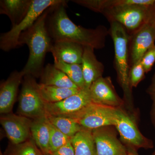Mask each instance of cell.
Listing matches in <instances>:
<instances>
[{
	"instance_id": "obj_16",
	"label": "cell",
	"mask_w": 155,
	"mask_h": 155,
	"mask_svg": "<svg viewBox=\"0 0 155 155\" xmlns=\"http://www.w3.org/2000/svg\"><path fill=\"white\" fill-rule=\"evenodd\" d=\"M84 47L71 42H53L51 52L53 58L69 64H81Z\"/></svg>"
},
{
	"instance_id": "obj_26",
	"label": "cell",
	"mask_w": 155,
	"mask_h": 155,
	"mask_svg": "<svg viewBox=\"0 0 155 155\" xmlns=\"http://www.w3.org/2000/svg\"><path fill=\"white\" fill-rule=\"evenodd\" d=\"M140 61L134 64L130 69L129 81L131 87H136L144 78L146 72Z\"/></svg>"
},
{
	"instance_id": "obj_4",
	"label": "cell",
	"mask_w": 155,
	"mask_h": 155,
	"mask_svg": "<svg viewBox=\"0 0 155 155\" xmlns=\"http://www.w3.org/2000/svg\"><path fill=\"white\" fill-rule=\"evenodd\" d=\"M64 0H32L30 9L18 25L12 27L8 32L0 35V48L9 51L19 47V39L23 31L30 28L39 17L51 7L64 2Z\"/></svg>"
},
{
	"instance_id": "obj_27",
	"label": "cell",
	"mask_w": 155,
	"mask_h": 155,
	"mask_svg": "<svg viewBox=\"0 0 155 155\" xmlns=\"http://www.w3.org/2000/svg\"><path fill=\"white\" fill-rule=\"evenodd\" d=\"M140 61L146 73L151 70L155 62V45L145 53Z\"/></svg>"
},
{
	"instance_id": "obj_22",
	"label": "cell",
	"mask_w": 155,
	"mask_h": 155,
	"mask_svg": "<svg viewBox=\"0 0 155 155\" xmlns=\"http://www.w3.org/2000/svg\"><path fill=\"white\" fill-rule=\"evenodd\" d=\"M54 59V66L64 72L78 88H85L81 64H67L57 58Z\"/></svg>"
},
{
	"instance_id": "obj_19",
	"label": "cell",
	"mask_w": 155,
	"mask_h": 155,
	"mask_svg": "<svg viewBox=\"0 0 155 155\" xmlns=\"http://www.w3.org/2000/svg\"><path fill=\"white\" fill-rule=\"evenodd\" d=\"M40 84L62 88L80 89L54 64H48L41 75Z\"/></svg>"
},
{
	"instance_id": "obj_23",
	"label": "cell",
	"mask_w": 155,
	"mask_h": 155,
	"mask_svg": "<svg viewBox=\"0 0 155 155\" xmlns=\"http://www.w3.org/2000/svg\"><path fill=\"white\" fill-rule=\"evenodd\" d=\"M46 116L51 124L70 138L83 128L74 119L69 117L61 116Z\"/></svg>"
},
{
	"instance_id": "obj_12",
	"label": "cell",
	"mask_w": 155,
	"mask_h": 155,
	"mask_svg": "<svg viewBox=\"0 0 155 155\" xmlns=\"http://www.w3.org/2000/svg\"><path fill=\"white\" fill-rule=\"evenodd\" d=\"M92 102L117 108L122 104L110 77H101L94 81L89 88Z\"/></svg>"
},
{
	"instance_id": "obj_24",
	"label": "cell",
	"mask_w": 155,
	"mask_h": 155,
	"mask_svg": "<svg viewBox=\"0 0 155 155\" xmlns=\"http://www.w3.org/2000/svg\"><path fill=\"white\" fill-rule=\"evenodd\" d=\"M7 155H43L32 139L14 145Z\"/></svg>"
},
{
	"instance_id": "obj_20",
	"label": "cell",
	"mask_w": 155,
	"mask_h": 155,
	"mask_svg": "<svg viewBox=\"0 0 155 155\" xmlns=\"http://www.w3.org/2000/svg\"><path fill=\"white\" fill-rule=\"evenodd\" d=\"M70 142L75 155H97L91 130L83 128L71 137Z\"/></svg>"
},
{
	"instance_id": "obj_28",
	"label": "cell",
	"mask_w": 155,
	"mask_h": 155,
	"mask_svg": "<svg viewBox=\"0 0 155 155\" xmlns=\"http://www.w3.org/2000/svg\"><path fill=\"white\" fill-rule=\"evenodd\" d=\"M47 155H75L74 148L71 142L61 147Z\"/></svg>"
},
{
	"instance_id": "obj_7",
	"label": "cell",
	"mask_w": 155,
	"mask_h": 155,
	"mask_svg": "<svg viewBox=\"0 0 155 155\" xmlns=\"http://www.w3.org/2000/svg\"><path fill=\"white\" fill-rule=\"evenodd\" d=\"M116 108L91 103L72 118L83 128L92 130L114 125Z\"/></svg>"
},
{
	"instance_id": "obj_6",
	"label": "cell",
	"mask_w": 155,
	"mask_h": 155,
	"mask_svg": "<svg viewBox=\"0 0 155 155\" xmlns=\"http://www.w3.org/2000/svg\"><path fill=\"white\" fill-rule=\"evenodd\" d=\"M37 84L33 76L25 75L19 97V114L33 120L46 116L45 103L39 93Z\"/></svg>"
},
{
	"instance_id": "obj_30",
	"label": "cell",
	"mask_w": 155,
	"mask_h": 155,
	"mask_svg": "<svg viewBox=\"0 0 155 155\" xmlns=\"http://www.w3.org/2000/svg\"><path fill=\"white\" fill-rule=\"evenodd\" d=\"M148 22L152 25L155 30V4L151 8L149 18Z\"/></svg>"
},
{
	"instance_id": "obj_31",
	"label": "cell",
	"mask_w": 155,
	"mask_h": 155,
	"mask_svg": "<svg viewBox=\"0 0 155 155\" xmlns=\"http://www.w3.org/2000/svg\"><path fill=\"white\" fill-rule=\"evenodd\" d=\"M127 155H138L137 153L136 152L134 151L133 150H128V154Z\"/></svg>"
},
{
	"instance_id": "obj_21",
	"label": "cell",
	"mask_w": 155,
	"mask_h": 155,
	"mask_svg": "<svg viewBox=\"0 0 155 155\" xmlns=\"http://www.w3.org/2000/svg\"><path fill=\"white\" fill-rule=\"evenodd\" d=\"M39 93L46 104H51L61 101L75 94L81 89L62 88L58 87L37 84Z\"/></svg>"
},
{
	"instance_id": "obj_18",
	"label": "cell",
	"mask_w": 155,
	"mask_h": 155,
	"mask_svg": "<svg viewBox=\"0 0 155 155\" xmlns=\"http://www.w3.org/2000/svg\"><path fill=\"white\" fill-rule=\"evenodd\" d=\"M31 138L43 155L49 153L50 129L47 116L33 119L31 126Z\"/></svg>"
},
{
	"instance_id": "obj_5",
	"label": "cell",
	"mask_w": 155,
	"mask_h": 155,
	"mask_svg": "<svg viewBox=\"0 0 155 155\" xmlns=\"http://www.w3.org/2000/svg\"><path fill=\"white\" fill-rule=\"evenodd\" d=\"M151 7L139 5H122L106 9L102 14L109 22L121 24L130 35L148 22Z\"/></svg>"
},
{
	"instance_id": "obj_32",
	"label": "cell",
	"mask_w": 155,
	"mask_h": 155,
	"mask_svg": "<svg viewBox=\"0 0 155 155\" xmlns=\"http://www.w3.org/2000/svg\"><path fill=\"white\" fill-rule=\"evenodd\" d=\"M153 155H155V153H154L153 154Z\"/></svg>"
},
{
	"instance_id": "obj_9",
	"label": "cell",
	"mask_w": 155,
	"mask_h": 155,
	"mask_svg": "<svg viewBox=\"0 0 155 155\" xmlns=\"http://www.w3.org/2000/svg\"><path fill=\"white\" fill-rule=\"evenodd\" d=\"M155 30L148 22L129 35L128 54L130 69L141 61L145 53L155 45Z\"/></svg>"
},
{
	"instance_id": "obj_1",
	"label": "cell",
	"mask_w": 155,
	"mask_h": 155,
	"mask_svg": "<svg viewBox=\"0 0 155 155\" xmlns=\"http://www.w3.org/2000/svg\"><path fill=\"white\" fill-rule=\"evenodd\" d=\"M67 1L49 8L47 28L53 42L65 41L101 49L105 45L109 31L104 25L87 28L75 24L67 15Z\"/></svg>"
},
{
	"instance_id": "obj_29",
	"label": "cell",
	"mask_w": 155,
	"mask_h": 155,
	"mask_svg": "<svg viewBox=\"0 0 155 155\" xmlns=\"http://www.w3.org/2000/svg\"><path fill=\"white\" fill-rule=\"evenodd\" d=\"M148 92L150 95L153 101V115L155 123V74L153 77L151 84L148 89Z\"/></svg>"
},
{
	"instance_id": "obj_11",
	"label": "cell",
	"mask_w": 155,
	"mask_h": 155,
	"mask_svg": "<svg viewBox=\"0 0 155 155\" xmlns=\"http://www.w3.org/2000/svg\"><path fill=\"white\" fill-rule=\"evenodd\" d=\"M0 122L12 144H20L30 139L32 120L29 118L10 113L1 116Z\"/></svg>"
},
{
	"instance_id": "obj_33",
	"label": "cell",
	"mask_w": 155,
	"mask_h": 155,
	"mask_svg": "<svg viewBox=\"0 0 155 155\" xmlns=\"http://www.w3.org/2000/svg\"><path fill=\"white\" fill-rule=\"evenodd\" d=\"M1 155H3L1 154Z\"/></svg>"
},
{
	"instance_id": "obj_17",
	"label": "cell",
	"mask_w": 155,
	"mask_h": 155,
	"mask_svg": "<svg viewBox=\"0 0 155 155\" xmlns=\"http://www.w3.org/2000/svg\"><path fill=\"white\" fill-rule=\"evenodd\" d=\"M32 0H1L0 14L9 17L14 27L24 19L30 9Z\"/></svg>"
},
{
	"instance_id": "obj_2",
	"label": "cell",
	"mask_w": 155,
	"mask_h": 155,
	"mask_svg": "<svg viewBox=\"0 0 155 155\" xmlns=\"http://www.w3.org/2000/svg\"><path fill=\"white\" fill-rule=\"evenodd\" d=\"M49 8L30 28L22 32L19 36V47L26 45L29 49L28 61L22 70L25 75H31L34 78L40 77L45 68L46 55L51 52L53 41L46 26Z\"/></svg>"
},
{
	"instance_id": "obj_3",
	"label": "cell",
	"mask_w": 155,
	"mask_h": 155,
	"mask_svg": "<svg viewBox=\"0 0 155 155\" xmlns=\"http://www.w3.org/2000/svg\"><path fill=\"white\" fill-rule=\"evenodd\" d=\"M109 31L114 46L115 66L119 84L122 87L126 99H131V88L129 81V35L121 24L116 22H110Z\"/></svg>"
},
{
	"instance_id": "obj_15",
	"label": "cell",
	"mask_w": 155,
	"mask_h": 155,
	"mask_svg": "<svg viewBox=\"0 0 155 155\" xmlns=\"http://www.w3.org/2000/svg\"><path fill=\"white\" fill-rule=\"evenodd\" d=\"M94 49L89 47H84L81 66L85 88L89 89L92 84L102 77L104 71V65L95 55Z\"/></svg>"
},
{
	"instance_id": "obj_25",
	"label": "cell",
	"mask_w": 155,
	"mask_h": 155,
	"mask_svg": "<svg viewBox=\"0 0 155 155\" xmlns=\"http://www.w3.org/2000/svg\"><path fill=\"white\" fill-rule=\"evenodd\" d=\"M49 125L50 153L69 143L70 142L71 138L62 133L50 122Z\"/></svg>"
},
{
	"instance_id": "obj_13",
	"label": "cell",
	"mask_w": 155,
	"mask_h": 155,
	"mask_svg": "<svg viewBox=\"0 0 155 155\" xmlns=\"http://www.w3.org/2000/svg\"><path fill=\"white\" fill-rule=\"evenodd\" d=\"M97 155H127L128 150L116 136L105 127L92 130Z\"/></svg>"
},
{
	"instance_id": "obj_8",
	"label": "cell",
	"mask_w": 155,
	"mask_h": 155,
	"mask_svg": "<svg viewBox=\"0 0 155 155\" xmlns=\"http://www.w3.org/2000/svg\"><path fill=\"white\" fill-rule=\"evenodd\" d=\"M91 103L89 89H82L61 101L51 104L45 103L46 116L72 118Z\"/></svg>"
},
{
	"instance_id": "obj_14",
	"label": "cell",
	"mask_w": 155,
	"mask_h": 155,
	"mask_svg": "<svg viewBox=\"0 0 155 155\" xmlns=\"http://www.w3.org/2000/svg\"><path fill=\"white\" fill-rule=\"evenodd\" d=\"M25 74L22 70L14 71L0 86V113H11L18 93V89Z\"/></svg>"
},
{
	"instance_id": "obj_10",
	"label": "cell",
	"mask_w": 155,
	"mask_h": 155,
	"mask_svg": "<svg viewBox=\"0 0 155 155\" xmlns=\"http://www.w3.org/2000/svg\"><path fill=\"white\" fill-rule=\"evenodd\" d=\"M122 139L132 147L151 148L152 143L140 133L130 117L118 108L115 112L114 125Z\"/></svg>"
}]
</instances>
